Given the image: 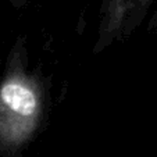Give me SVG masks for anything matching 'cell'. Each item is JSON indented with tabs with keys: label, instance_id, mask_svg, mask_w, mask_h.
<instances>
[{
	"label": "cell",
	"instance_id": "1",
	"mask_svg": "<svg viewBox=\"0 0 157 157\" xmlns=\"http://www.w3.org/2000/svg\"><path fill=\"white\" fill-rule=\"evenodd\" d=\"M38 109V99L29 86L18 81H9L0 89L2 122H22L32 120Z\"/></svg>",
	"mask_w": 157,
	"mask_h": 157
}]
</instances>
